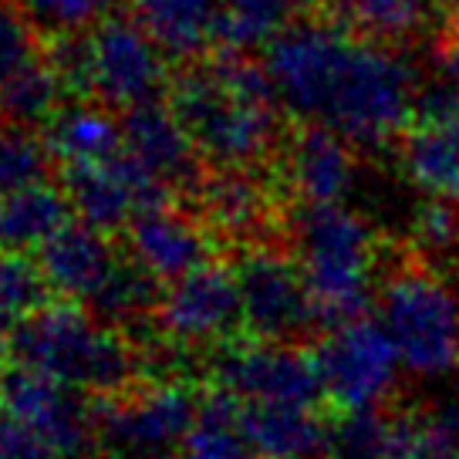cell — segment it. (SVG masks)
<instances>
[{
	"label": "cell",
	"mask_w": 459,
	"mask_h": 459,
	"mask_svg": "<svg viewBox=\"0 0 459 459\" xmlns=\"http://www.w3.org/2000/svg\"><path fill=\"white\" fill-rule=\"evenodd\" d=\"M122 149L166 189L193 183L203 159L179 112L172 105H159V99L126 112Z\"/></svg>",
	"instance_id": "2e32d148"
},
{
	"label": "cell",
	"mask_w": 459,
	"mask_h": 459,
	"mask_svg": "<svg viewBox=\"0 0 459 459\" xmlns=\"http://www.w3.org/2000/svg\"><path fill=\"white\" fill-rule=\"evenodd\" d=\"M68 88H78L108 108L129 112L156 101L169 78V55L135 17H105L91 30L68 38L55 57Z\"/></svg>",
	"instance_id": "8992f818"
},
{
	"label": "cell",
	"mask_w": 459,
	"mask_h": 459,
	"mask_svg": "<svg viewBox=\"0 0 459 459\" xmlns=\"http://www.w3.org/2000/svg\"><path fill=\"white\" fill-rule=\"evenodd\" d=\"M294 250L321 328L365 315L375 273V233L365 216L344 203H301Z\"/></svg>",
	"instance_id": "277c9868"
},
{
	"label": "cell",
	"mask_w": 459,
	"mask_h": 459,
	"mask_svg": "<svg viewBox=\"0 0 459 459\" xmlns=\"http://www.w3.org/2000/svg\"><path fill=\"white\" fill-rule=\"evenodd\" d=\"M203 395L186 382H149L108 395L95 409V443L108 459H176Z\"/></svg>",
	"instance_id": "ba28073f"
},
{
	"label": "cell",
	"mask_w": 459,
	"mask_h": 459,
	"mask_svg": "<svg viewBox=\"0 0 459 459\" xmlns=\"http://www.w3.org/2000/svg\"><path fill=\"white\" fill-rule=\"evenodd\" d=\"M44 277L55 294L91 307L112 325L139 321L159 304V281L122 257L105 230L88 223H65L38 250Z\"/></svg>",
	"instance_id": "5b68a950"
},
{
	"label": "cell",
	"mask_w": 459,
	"mask_h": 459,
	"mask_svg": "<svg viewBox=\"0 0 459 459\" xmlns=\"http://www.w3.org/2000/svg\"><path fill=\"white\" fill-rule=\"evenodd\" d=\"M51 162L55 156L44 135H34L28 126L17 122L11 129H0V193L44 183Z\"/></svg>",
	"instance_id": "f546056e"
},
{
	"label": "cell",
	"mask_w": 459,
	"mask_h": 459,
	"mask_svg": "<svg viewBox=\"0 0 459 459\" xmlns=\"http://www.w3.org/2000/svg\"><path fill=\"white\" fill-rule=\"evenodd\" d=\"M38 30L17 0H0V88L44 57Z\"/></svg>",
	"instance_id": "4dcf8cb0"
},
{
	"label": "cell",
	"mask_w": 459,
	"mask_h": 459,
	"mask_svg": "<svg viewBox=\"0 0 459 459\" xmlns=\"http://www.w3.org/2000/svg\"><path fill=\"white\" fill-rule=\"evenodd\" d=\"M342 7L344 21L365 38L385 44H399L416 38L429 24V4L426 0H334Z\"/></svg>",
	"instance_id": "83f0119b"
},
{
	"label": "cell",
	"mask_w": 459,
	"mask_h": 459,
	"mask_svg": "<svg viewBox=\"0 0 459 459\" xmlns=\"http://www.w3.org/2000/svg\"><path fill=\"white\" fill-rule=\"evenodd\" d=\"M0 459H65L41 432L0 409Z\"/></svg>",
	"instance_id": "836d02e7"
},
{
	"label": "cell",
	"mask_w": 459,
	"mask_h": 459,
	"mask_svg": "<svg viewBox=\"0 0 459 459\" xmlns=\"http://www.w3.org/2000/svg\"><path fill=\"white\" fill-rule=\"evenodd\" d=\"M240 422L257 459H325L328 426L315 416V405L240 402Z\"/></svg>",
	"instance_id": "ac0fdd59"
},
{
	"label": "cell",
	"mask_w": 459,
	"mask_h": 459,
	"mask_svg": "<svg viewBox=\"0 0 459 459\" xmlns=\"http://www.w3.org/2000/svg\"><path fill=\"white\" fill-rule=\"evenodd\" d=\"M65 72L57 61H34L28 72H21L14 82L0 88V115L11 118L17 126H34V122H48L51 115L61 108V95H65Z\"/></svg>",
	"instance_id": "484cf974"
},
{
	"label": "cell",
	"mask_w": 459,
	"mask_h": 459,
	"mask_svg": "<svg viewBox=\"0 0 459 459\" xmlns=\"http://www.w3.org/2000/svg\"><path fill=\"white\" fill-rule=\"evenodd\" d=\"M51 284L44 277L41 264L30 260L24 250L0 247V331L21 328L51 301Z\"/></svg>",
	"instance_id": "4316f807"
},
{
	"label": "cell",
	"mask_w": 459,
	"mask_h": 459,
	"mask_svg": "<svg viewBox=\"0 0 459 459\" xmlns=\"http://www.w3.org/2000/svg\"><path fill=\"white\" fill-rule=\"evenodd\" d=\"M186 459H250L254 449L244 436L240 402L230 392L216 388L213 395H203L200 416L189 429L183 453Z\"/></svg>",
	"instance_id": "d4e9b609"
},
{
	"label": "cell",
	"mask_w": 459,
	"mask_h": 459,
	"mask_svg": "<svg viewBox=\"0 0 459 459\" xmlns=\"http://www.w3.org/2000/svg\"><path fill=\"white\" fill-rule=\"evenodd\" d=\"M392 419L378 409H342L328 426L325 459H388Z\"/></svg>",
	"instance_id": "f1b7e54d"
},
{
	"label": "cell",
	"mask_w": 459,
	"mask_h": 459,
	"mask_svg": "<svg viewBox=\"0 0 459 459\" xmlns=\"http://www.w3.org/2000/svg\"><path fill=\"white\" fill-rule=\"evenodd\" d=\"M237 284L244 304V328L264 342H290L317 325L315 298L307 290L298 257L273 247H250L237 264Z\"/></svg>",
	"instance_id": "30bf717a"
},
{
	"label": "cell",
	"mask_w": 459,
	"mask_h": 459,
	"mask_svg": "<svg viewBox=\"0 0 459 459\" xmlns=\"http://www.w3.org/2000/svg\"><path fill=\"white\" fill-rule=\"evenodd\" d=\"M315 361L325 395L338 409H382L399 385V368H405L385 325L365 315L328 328Z\"/></svg>",
	"instance_id": "9c48e42d"
},
{
	"label": "cell",
	"mask_w": 459,
	"mask_h": 459,
	"mask_svg": "<svg viewBox=\"0 0 459 459\" xmlns=\"http://www.w3.org/2000/svg\"><path fill=\"white\" fill-rule=\"evenodd\" d=\"M432 459H459V456L453 453V449H449V446H443V449H439V453H436Z\"/></svg>",
	"instance_id": "74e56055"
},
{
	"label": "cell",
	"mask_w": 459,
	"mask_h": 459,
	"mask_svg": "<svg viewBox=\"0 0 459 459\" xmlns=\"http://www.w3.org/2000/svg\"><path fill=\"white\" fill-rule=\"evenodd\" d=\"M378 321L399 348L405 372L439 378L459 365V298L426 267L395 271L382 287Z\"/></svg>",
	"instance_id": "52a82bcc"
},
{
	"label": "cell",
	"mask_w": 459,
	"mask_h": 459,
	"mask_svg": "<svg viewBox=\"0 0 459 459\" xmlns=\"http://www.w3.org/2000/svg\"><path fill=\"white\" fill-rule=\"evenodd\" d=\"M432 422H436L439 436L446 439V446L459 456V395L439 402V409L432 412Z\"/></svg>",
	"instance_id": "d590c367"
},
{
	"label": "cell",
	"mask_w": 459,
	"mask_h": 459,
	"mask_svg": "<svg viewBox=\"0 0 459 459\" xmlns=\"http://www.w3.org/2000/svg\"><path fill=\"white\" fill-rule=\"evenodd\" d=\"M412 233L429 250H453L459 240V213L449 200L429 196V203H422L412 216Z\"/></svg>",
	"instance_id": "d6a6232c"
},
{
	"label": "cell",
	"mask_w": 459,
	"mask_h": 459,
	"mask_svg": "<svg viewBox=\"0 0 459 459\" xmlns=\"http://www.w3.org/2000/svg\"><path fill=\"white\" fill-rule=\"evenodd\" d=\"M17 4L48 34L78 38V34L95 28L99 21L112 17L118 0H17Z\"/></svg>",
	"instance_id": "1f68e13d"
},
{
	"label": "cell",
	"mask_w": 459,
	"mask_h": 459,
	"mask_svg": "<svg viewBox=\"0 0 459 459\" xmlns=\"http://www.w3.org/2000/svg\"><path fill=\"white\" fill-rule=\"evenodd\" d=\"M307 0H223L220 44L227 51H267L284 34Z\"/></svg>",
	"instance_id": "cb8c5ba5"
},
{
	"label": "cell",
	"mask_w": 459,
	"mask_h": 459,
	"mask_svg": "<svg viewBox=\"0 0 459 459\" xmlns=\"http://www.w3.org/2000/svg\"><path fill=\"white\" fill-rule=\"evenodd\" d=\"M446 4H449V11H453V14L459 17V0H446Z\"/></svg>",
	"instance_id": "ab89813d"
},
{
	"label": "cell",
	"mask_w": 459,
	"mask_h": 459,
	"mask_svg": "<svg viewBox=\"0 0 459 459\" xmlns=\"http://www.w3.org/2000/svg\"><path fill=\"white\" fill-rule=\"evenodd\" d=\"M402 172L405 179L436 200H459V135L439 126L419 122L416 132L402 143Z\"/></svg>",
	"instance_id": "603a6c76"
},
{
	"label": "cell",
	"mask_w": 459,
	"mask_h": 459,
	"mask_svg": "<svg viewBox=\"0 0 459 459\" xmlns=\"http://www.w3.org/2000/svg\"><path fill=\"white\" fill-rule=\"evenodd\" d=\"M172 108L216 169H254L281 139V101L267 68L240 51L196 61L172 88Z\"/></svg>",
	"instance_id": "7a4b0ae2"
},
{
	"label": "cell",
	"mask_w": 459,
	"mask_h": 459,
	"mask_svg": "<svg viewBox=\"0 0 459 459\" xmlns=\"http://www.w3.org/2000/svg\"><path fill=\"white\" fill-rule=\"evenodd\" d=\"M159 328L183 348H203L230 338L244 325L237 271L206 260L196 271L172 281L156 304Z\"/></svg>",
	"instance_id": "4fadbf2b"
},
{
	"label": "cell",
	"mask_w": 459,
	"mask_h": 459,
	"mask_svg": "<svg viewBox=\"0 0 459 459\" xmlns=\"http://www.w3.org/2000/svg\"><path fill=\"white\" fill-rule=\"evenodd\" d=\"M17 359L85 395H118L135 378V351L112 328L78 301H48L34 317L14 328Z\"/></svg>",
	"instance_id": "3957f363"
},
{
	"label": "cell",
	"mask_w": 459,
	"mask_h": 459,
	"mask_svg": "<svg viewBox=\"0 0 459 459\" xmlns=\"http://www.w3.org/2000/svg\"><path fill=\"white\" fill-rule=\"evenodd\" d=\"M72 200L48 179L24 189L0 193V247L4 250H41L72 216Z\"/></svg>",
	"instance_id": "44dd1931"
},
{
	"label": "cell",
	"mask_w": 459,
	"mask_h": 459,
	"mask_svg": "<svg viewBox=\"0 0 459 459\" xmlns=\"http://www.w3.org/2000/svg\"><path fill=\"white\" fill-rule=\"evenodd\" d=\"M176 459H186V456H176Z\"/></svg>",
	"instance_id": "b9f144b4"
},
{
	"label": "cell",
	"mask_w": 459,
	"mask_h": 459,
	"mask_svg": "<svg viewBox=\"0 0 459 459\" xmlns=\"http://www.w3.org/2000/svg\"><path fill=\"white\" fill-rule=\"evenodd\" d=\"M453 264H456V271H459V240H456V247H453Z\"/></svg>",
	"instance_id": "60d3db41"
},
{
	"label": "cell",
	"mask_w": 459,
	"mask_h": 459,
	"mask_svg": "<svg viewBox=\"0 0 459 459\" xmlns=\"http://www.w3.org/2000/svg\"><path fill=\"white\" fill-rule=\"evenodd\" d=\"M65 193L74 216L105 233L126 230L143 210L166 203L169 196V189L156 183L126 149L101 162L65 169Z\"/></svg>",
	"instance_id": "5bb4252c"
},
{
	"label": "cell",
	"mask_w": 459,
	"mask_h": 459,
	"mask_svg": "<svg viewBox=\"0 0 459 459\" xmlns=\"http://www.w3.org/2000/svg\"><path fill=\"white\" fill-rule=\"evenodd\" d=\"M439 72H443V78L449 85H459V38H453V41L443 48V55H439Z\"/></svg>",
	"instance_id": "8d00e7d4"
},
{
	"label": "cell",
	"mask_w": 459,
	"mask_h": 459,
	"mask_svg": "<svg viewBox=\"0 0 459 459\" xmlns=\"http://www.w3.org/2000/svg\"><path fill=\"white\" fill-rule=\"evenodd\" d=\"M44 126H48L44 129L48 149L65 169L101 162L122 152V118H115L105 101L61 105Z\"/></svg>",
	"instance_id": "ffe728a7"
},
{
	"label": "cell",
	"mask_w": 459,
	"mask_h": 459,
	"mask_svg": "<svg viewBox=\"0 0 459 459\" xmlns=\"http://www.w3.org/2000/svg\"><path fill=\"white\" fill-rule=\"evenodd\" d=\"M216 388L237 402L260 405H315L325 395L317 361L287 342H264L227 348L216 359Z\"/></svg>",
	"instance_id": "7c38bea8"
},
{
	"label": "cell",
	"mask_w": 459,
	"mask_h": 459,
	"mask_svg": "<svg viewBox=\"0 0 459 459\" xmlns=\"http://www.w3.org/2000/svg\"><path fill=\"white\" fill-rule=\"evenodd\" d=\"M264 55L281 108L307 126H328L351 145L392 143L416 115V72L385 41L294 21Z\"/></svg>",
	"instance_id": "6da1fadb"
},
{
	"label": "cell",
	"mask_w": 459,
	"mask_h": 459,
	"mask_svg": "<svg viewBox=\"0 0 459 459\" xmlns=\"http://www.w3.org/2000/svg\"><path fill=\"white\" fill-rule=\"evenodd\" d=\"M4 359H7V342L0 338V372H4Z\"/></svg>",
	"instance_id": "f35d334b"
},
{
	"label": "cell",
	"mask_w": 459,
	"mask_h": 459,
	"mask_svg": "<svg viewBox=\"0 0 459 459\" xmlns=\"http://www.w3.org/2000/svg\"><path fill=\"white\" fill-rule=\"evenodd\" d=\"M284 183L301 203H344L359 183L351 143L328 126H307L284 149Z\"/></svg>",
	"instance_id": "e0dca14e"
},
{
	"label": "cell",
	"mask_w": 459,
	"mask_h": 459,
	"mask_svg": "<svg viewBox=\"0 0 459 459\" xmlns=\"http://www.w3.org/2000/svg\"><path fill=\"white\" fill-rule=\"evenodd\" d=\"M416 115L426 126H439V129H449L459 135V85L446 82V85L426 91L416 101Z\"/></svg>",
	"instance_id": "e575fe53"
},
{
	"label": "cell",
	"mask_w": 459,
	"mask_h": 459,
	"mask_svg": "<svg viewBox=\"0 0 459 459\" xmlns=\"http://www.w3.org/2000/svg\"><path fill=\"white\" fill-rule=\"evenodd\" d=\"M200 213L223 237H250L267 223L271 196L250 169H220L200 186Z\"/></svg>",
	"instance_id": "7402d4cb"
},
{
	"label": "cell",
	"mask_w": 459,
	"mask_h": 459,
	"mask_svg": "<svg viewBox=\"0 0 459 459\" xmlns=\"http://www.w3.org/2000/svg\"><path fill=\"white\" fill-rule=\"evenodd\" d=\"M223 0H132V17L176 61H196L220 44Z\"/></svg>",
	"instance_id": "d6986e66"
},
{
	"label": "cell",
	"mask_w": 459,
	"mask_h": 459,
	"mask_svg": "<svg viewBox=\"0 0 459 459\" xmlns=\"http://www.w3.org/2000/svg\"><path fill=\"white\" fill-rule=\"evenodd\" d=\"M126 250L149 277L172 284L210 260V233L200 220L156 203L126 227Z\"/></svg>",
	"instance_id": "9a60e30c"
},
{
	"label": "cell",
	"mask_w": 459,
	"mask_h": 459,
	"mask_svg": "<svg viewBox=\"0 0 459 459\" xmlns=\"http://www.w3.org/2000/svg\"><path fill=\"white\" fill-rule=\"evenodd\" d=\"M0 409L41 432L65 459H88L95 449V409L78 388L57 382L30 365L0 372Z\"/></svg>",
	"instance_id": "8fae6325"
}]
</instances>
